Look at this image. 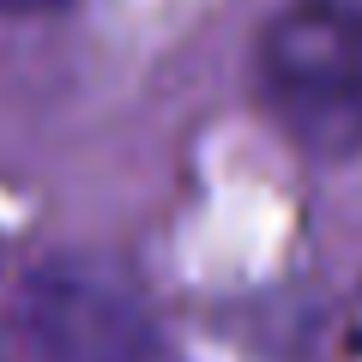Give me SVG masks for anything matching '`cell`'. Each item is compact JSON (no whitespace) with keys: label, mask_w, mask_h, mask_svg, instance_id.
I'll return each instance as SVG.
<instances>
[{"label":"cell","mask_w":362,"mask_h":362,"mask_svg":"<svg viewBox=\"0 0 362 362\" xmlns=\"http://www.w3.org/2000/svg\"><path fill=\"white\" fill-rule=\"evenodd\" d=\"M272 115L308 151H362V0H290L259 37Z\"/></svg>","instance_id":"obj_1"},{"label":"cell","mask_w":362,"mask_h":362,"mask_svg":"<svg viewBox=\"0 0 362 362\" xmlns=\"http://www.w3.org/2000/svg\"><path fill=\"white\" fill-rule=\"evenodd\" d=\"M25 326L49 362H133L151 338L145 308L103 266H49L25 290Z\"/></svg>","instance_id":"obj_2"},{"label":"cell","mask_w":362,"mask_h":362,"mask_svg":"<svg viewBox=\"0 0 362 362\" xmlns=\"http://www.w3.org/2000/svg\"><path fill=\"white\" fill-rule=\"evenodd\" d=\"M0 6H49V0H0Z\"/></svg>","instance_id":"obj_3"},{"label":"cell","mask_w":362,"mask_h":362,"mask_svg":"<svg viewBox=\"0 0 362 362\" xmlns=\"http://www.w3.org/2000/svg\"><path fill=\"white\" fill-rule=\"evenodd\" d=\"M356 338H362V302H356Z\"/></svg>","instance_id":"obj_4"}]
</instances>
